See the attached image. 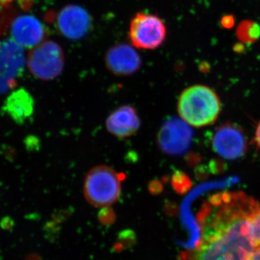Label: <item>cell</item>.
<instances>
[{
  "label": "cell",
  "instance_id": "9",
  "mask_svg": "<svg viewBox=\"0 0 260 260\" xmlns=\"http://www.w3.org/2000/svg\"><path fill=\"white\" fill-rule=\"evenodd\" d=\"M91 26V16L86 10L78 5L64 7L58 14V29L70 40L78 41L83 39Z\"/></svg>",
  "mask_w": 260,
  "mask_h": 260
},
{
  "label": "cell",
  "instance_id": "2",
  "mask_svg": "<svg viewBox=\"0 0 260 260\" xmlns=\"http://www.w3.org/2000/svg\"><path fill=\"white\" fill-rule=\"evenodd\" d=\"M177 110L181 119L189 126L200 128L211 125L221 111L218 95L210 87L195 85L183 90Z\"/></svg>",
  "mask_w": 260,
  "mask_h": 260
},
{
  "label": "cell",
  "instance_id": "11",
  "mask_svg": "<svg viewBox=\"0 0 260 260\" xmlns=\"http://www.w3.org/2000/svg\"><path fill=\"white\" fill-rule=\"evenodd\" d=\"M10 34L11 39L22 47L32 49L45 41L47 30L39 19L23 15L13 20Z\"/></svg>",
  "mask_w": 260,
  "mask_h": 260
},
{
  "label": "cell",
  "instance_id": "8",
  "mask_svg": "<svg viewBox=\"0 0 260 260\" xmlns=\"http://www.w3.org/2000/svg\"><path fill=\"white\" fill-rule=\"evenodd\" d=\"M214 151L227 160H236L246 151V140L243 131L237 126L227 124L215 130L212 140Z\"/></svg>",
  "mask_w": 260,
  "mask_h": 260
},
{
  "label": "cell",
  "instance_id": "16",
  "mask_svg": "<svg viewBox=\"0 0 260 260\" xmlns=\"http://www.w3.org/2000/svg\"><path fill=\"white\" fill-rule=\"evenodd\" d=\"M99 220L104 224L112 223L115 220V213L109 207L103 208L99 213Z\"/></svg>",
  "mask_w": 260,
  "mask_h": 260
},
{
  "label": "cell",
  "instance_id": "12",
  "mask_svg": "<svg viewBox=\"0 0 260 260\" xmlns=\"http://www.w3.org/2000/svg\"><path fill=\"white\" fill-rule=\"evenodd\" d=\"M138 112L129 105L121 106L111 113L106 121V126L111 134L118 138L133 136L140 127Z\"/></svg>",
  "mask_w": 260,
  "mask_h": 260
},
{
  "label": "cell",
  "instance_id": "18",
  "mask_svg": "<svg viewBox=\"0 0 260 260\" xmlns=\"http://www.w3.org/2000/svg\"><path fill=\"white\" fill-rule=\"evenodd\" d=\"M233 24H234V18H233L232 16L224 17V18L222 20V25H223L225 28H229V27L232 26Z\"/></svg>",
  "mask_w": 260,
  "mask_h": 260
},
{
  "label": "cell",
  "instance_id": "6",
  "mask_svg": "<svg viewBox=\"0 0 260 260\" xmlns=\"http://www.w3.org/2000/svg\"><path fill=\"white\" fill-rule=\"evenodd\" d=\"M25 64L23 47L12 39L0 41V93L16 85Z\"/></svg>",
  "mask_w": 260,
  "mask_h": 260
},
{
  "label": "cell",
  "instance_id": "17",
  "mask_svg": "<svg viewBox=\"0 0 260 260\" xmlns=\"http://www.w3.org/2000/svg\"><path fill=\"white\" fill-rule=\"evenodd\" d=\"M148 190L153 194H158L162 190L161 183L158 180L150 181L148 184Z\"/></svg>",
  "mask_w": 260,
  "mask_h": 260
},
{
  "label": "cell",
  "instance_id": "13",
  "mask_svg": "<svg viewBox=\"0 0 260 260\" xmlns=\"http://www.w3.org/2000/svg\"><path fill=\"white\" fill-rule=\"evenodd\" d=\"M8 111L18 121H23L34 111V100L28 92L25 90L15 92L8 102Z\"/></svg>",
  "mask_w": 260,
  "mask_h": 260
},
{
  "label": "cell",
  "instance_id": "1",
  "mask_svg": "<svg viewBox=\"0 0 260 260\" xmlns=\"http://www.w3.org/2000/svg\"><path fill=\"white\" fill-rule=\"evenodd\" d=\"M259 208V203L242 191L209 197L197 215L199 241L178 260H250L256 249L251 218Z\"/></svg>",
  "mask_w": 260,
  "mask_h": 260
},
{
  "label": "cell",
  "instance_id": "10",
  "mask_svg": "<svg viewBox=\"0 0 260 260\" xmlns=\"http://www.w3.org/2000/svg\"><path fill=\"white\" fill-rule=\"evenodd\" d=\"M108 70L117 76H128L136 73L142 65L141 57L136 50L126 44L111 47L105 55Z\"/></svg>",
  "mask_w": 260,
  "mask_h": 260
},
{
  "label": "cell",
  "instance_id": "19",
  "mask_svg": "<svg viewBox=\"0 0 260 260\" xmlns=\"http://www.w3.org/2000/svg\"><path fill=\"white\" fill-rule=\"evenodd\" d=\"M255 141L256 144H257V146L260 148V121L259 124H258L257 126H256L255 132Z\"/></svg>",
  "mask_w": 260,
  "mask_h": 260
},
{
  "label": "cell",
  "instance_id": "20",
  "mask_svg": "<svg viewBox=\"0 0 260 260\" xmlns=\"http://www.w3.org/2000/svg\"><path fill=\"white\" fill-rule=\"evenodd\" d=\"M250 260H260V247L257 248L253 253Z\"/></svg>",
  "mask_w": 260,
  "mask_h": 260
},
{
  "label": "cell",
  "instance_id": "5",
  "mask_svg": "<svg viewBox=\"0 0 260 260\" xmlns=\"http://www.w3.org/2000/svg\"><path fill=\"white\" fill-rule=\"evenodd\" d=\"M167 34L165 23L157 15L138 13L130 22L129 40L138 49H157L165 42Z\"/></svg>",
  "mask_w": 260,
  "mask_h": 260
},
{
  "label": "cell",
  "instance_id": "15",
  "mask_svg": "<svg viewBox=\"0 0 260 260\" xmlns=\"http://www.w3.org/2000/svg\"><path fill=\"white\" fill-rule=\"evenodd\" d=\"M251 232L256 249L260 247V208L251 218Z\"/></svg>",
  "mask_w": 260,
  "mask_h": 260
},
{
  "label": "cell",
  "instance_id": "14",
  "mask_svg": "<svg viewBox=\"0 0 260 260\" xmlns=\"http://www.w3.org/2000/svg\"><path fill=\"white\" fill-rule=\"evenodd\" d=\"M237 36L244 44H253L260 39V25L256 22L245 20L238 26Z\"/></svg>",
  "mask_w": 260,
  "mask_h": 260
},
{
  "label": "cell",
  "instance_id": "7",
  "mask_svg": "<svg viewBox=\"0 0 260 260\" xmlns=\"http://www.w3.org/2000/svg\"><path fill=\"white\" fill-rule=\"evenodd\" d=\"M181 119L171 118L162 124L157 135V143L162 151L170 155L182 153L189 147L191 130Z\"/></svg>",
  "mask_w": 260,
  "mask_h": 260
},
{
  "label": "cell",
  "instance_id": "3",
  "mask_svg": "<svg viewBox=\"0 0 260 260\" xmlns=\"http://www.w3.org/2000/svg\"><path fill=\"white\" fill-rule=\"evenodd\" d=\"M121 176L107 166L90 169L84 181L85 199L96 208H107L114 204L120 198Z\"/></svg>",
  "mask_w": 260,
  "mask_h": 260
},
{
  "label": "cell",
  "instance_id": "4",
  "mask_svg": "<svg viewBox=\"0 0 260 260\" xmlns=\"http://www.w3.org/2000/svg\"><path fill=\"white\" fill-rule=\"evenodd\" d=\"M27 64L38 79L45 81L55 79L64 70V51L57 43L44 41L29 52Z\"/></svg>",
  "mask_w": 260,
  "mask_h": 260
}]
</instances>
